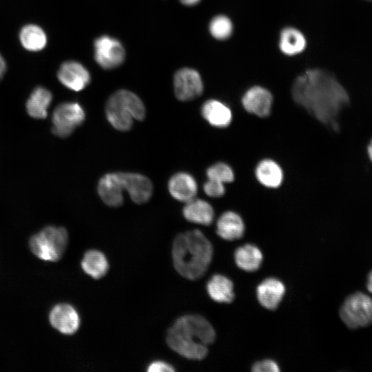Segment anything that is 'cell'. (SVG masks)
Returning a JSON list of instances; mask_svg holds the SVG:
<instances>
[{
  "instance_id": "cell-23",
  "label": "cell",
  "mask_w": 372,
  "mask_h": 372,
  "mask_svg": "<svg viewBox=\"0 0 372 372\" xmlns=\"http://www.w3.org/2000/svg\"><path fill=\"white\" fill-rule=\"evenodd\" d=\"M81 265L83 271L94 279L101 278L109 269L105 255L96 249L87 250L83 255Z\"/></svg>"
},
{
  "instance_id": "cell-16",
  "label": "cell",
  "mask_w": 372,
  "mask_h": 372,
  "mask_svg": "<svg viewBox=\"0 0 372 372\" xmlns=\"http://www.w3.org/2000/svg\"><path fill=\"white\" fill-rule=\"evenodd\" d=\"M167 188L174 199L184 203L196 198L198 192L195 178L190 174L184 172L172 175L168 181Z\"/></svg>"
},
{
  "instance_id": "cell-29",
  "label": "cell",
  "mask_w": 372,
  "mask_h": 372,
  "mask_svg": "<svg viewBox=\"0 0 372 372\" xmlns=\"http://www.w3.org/2000/svg\"><path fill=\"white\" fill-rule=\"evenodd\" d=\"M203 190L205 193L210 197H220L225 192L224 183L214 180L207 178V180L203 184Z\"/></svg>"
},
{
  "instance_id": "cell-20",
  "label": "cell",
  "mask_w": 372,
  "mask_h": 372,
  "mask_svg": "<svg viewBox=\"0 0 372 372\" xmlns=\"http://www.w3.org/2000/svg\"><path fill=\"white\" fill-rule=\"evenodd\" d=\"M209 296L218 303H231L234 300L233 282L222 274L214 275L206 286Z\"/></svg>"
},
{
  "instance_id": "cell-5",
  "label": "cell",
  "mask_w": 372,
  "mask_h": 372,
  "mask_svg": "<svg viewBox=\"0 0 372 372\" xmlns=\"http://www.w3.org/2000/svg\"><path fill=\"white\" fill-rule=\"evenodd\" d=\"M68 242L64 227L48 226L32 236L29 240L32 252L39 259L56 262L63 256Z\"/></svg>"
},
{
  "instance_id": "cell-34",
  "label": "cell",
  "mask_w": 372,
  "mask_h": 372,
  "mask_svg": "<svg viewBox=\"0 0 372 372\" xmlns=\"http://www.w3.org/2000/svg\"><path fill=\"white\" fill-rule=\"evenodd\" d=\"M367 289L369 291H370L372 293V271L370 273L368 278Z\"/></svg>"
},
{
  "instance_id": "cell-11",
  "label": "cell",
  "mask_w": 372,
  "mask_h": 372,
  "mask_svg": "<svg viewBox=\"0 0 372 372\" xmlns=\"http://www.w3.org/2000/svg\"><path fill=\"white\" fill-rule=\"evenodd\" d=\"M241 102L247 112L264 118L271 113L273 96L267 89L254 85L244 93Z\"/></svg>"
},
{
  "instance_id": "cell-7",
  "label": "cell",
  "mask_w": 372,
  "mask_h": 372,
  "mask_svg": "<svg viewBox=\"0 0 372 372\" xmlns=\"http://www.w3.org/2000/svg\"><path fill=\"white\" fill-rule=\"evenodd\" d=\"M85 119V112L80 104L75 102L63 103L53 112L52 131L54 135L65 138L82 125Z\"/></svg>"
},
{
  "instance_id": "cell-14",
  "label": "cell",
  "mask_w": 372,
  "mask_h": 372,
  "mask_svg": "<svg viewBox=\"0 0 372 372\" xmlns=\"http://www.w3.org/2000/svg\"><path fill=\"white\" fill-rule=\"evenodd\" d=\"M123 187L118 172L104 174L99 180L97 192L103 202L109 207H120L124 201Z\"/></svg>"
},
{
  "instance_id": "cell-3",
  "label": "cell",
  "mask_w": 372,
  "mask_h": 372,
  "mask_svg": "<svg viewBox=\"0 0 372 372\" xmlns=\"http://www.w3.org/2000/svg\"><path fill=\"white\" fill-rule=\"evenodd\" d=\"M213 253L211 242L200 230L178 234L172 245L174 267L183 277L191 280H198L208 269Z\"/></svg>"
},
{
  "instance_id": "cell-32",
  "label": "cell",
  "mask_w": 372,
  "mask_h": 372,
  "mask_svg": "<svg viewBox=\"0 0 372 372\" xmlns=\"http://www.w3.org/2000/svg\"><path fill=\"white\" fill-rule=\"evenodd\" d=\"M6 70V64L3 56L0 54V79L3 77Z\"/></svg>"
},
{
  "instance_id": "cell-1",
  "label": "cell",
  "mask_w": 372,
  "mask_h": 372,
  "mask_svg": "<svg viewBox=\"0 0 372 372\" xmlns=\"http://www.w3.org/2000/svg\"><path fill=\"white\" fill-rule=\"evenodd\" d=\"M291 95L296 103L335 130H338V116L349 103L341 83L321 69H309L298 75L292 84Z\"/></svg>"
},
{
  "instance_id": "cell-4",
  "label": "cell",
  "mask_w": 372,
  "mask_h": 372,
  "mask_svg": "<svg viewBox=\"0 0 372 372\" xmlns=\"http://www.w3.org/2000/svg\"><path fill=\"white\" fill-rule=\"evenodd\" d=\"M105 111L110 124L121 132L130 130L134 120L143 121L146 115L142 100L127 90H119L113 93L105 103Z\"/></svg>"
},
{
  "instance_id": "cell-15",
  "label": "cell",
  "mask_w": 372,
  "mask_h": 372,
  "mask_svg": "<svg viewBox=\"0 0 372 372\" xmlns=\"http://www.w3.org/2000/svg\"><path fill=\"white\" fill-rule=\"evenodd\" d=\"M285 291V286L282 281L276 278H267L258 285L256 296L262 307L274 310L281 302Z\"/></svg>"
},
{
  "instance_id": "cell-2",
  "label": "cell",
  "mask_w": 372,
  "mask_h": 372,
  "mask_svg": "<svg viewBox=\"0 0 372 372\" xmlns=\"http://www.w3.org/2000/svg\"><path fill=\"white\" fill-rule=\"evenodd\" d=\"M216 339V331L211 324L203 316L187 314L177 318L169 328L166 342L180 355L194 360L204 359L208 347Z\"/></svg>"
},
{
  "instance_id": "cell-28",
  "label": "cell",
  "mask_w": 372,
  "mask_h": 372,
  "mask_svg": "<svg viewBox=\"0 0 372 372\" xmlns=\"http://www.w3.org/2000/svg\"><path fill=\"white\" fill-rule=\"evenodd\" d=\"M207 178L214 179L223 183H231L234 180L232 168L226 163L217 162L210 165L206 170Z\"/></svg>"
},
{
  "instance_id": "cell-31",
  "label": "cell",
  "mask_w": 372,
  "mask_h": 372,
  "mask_svg": "<svg viewBox=\"0 0 372 372\" xmlns=\"http://www.w3.org/2000/svg\"><path fill=\"white\" fill-rule=\"evenodd\" d=\"M147 371L148 372H173L175 369L172 365L165 362L156 360L148 365Z\"/></svg>"
},
{
  "instance_id": "cell-36",
  "label": "cell",
  "mask_w": 372,
  "mask_h": 372,
  "mask_svg": "<svg viewBox=\"0 0 372 372\" xmlns=\"http://www.w3.org/2000/svg\"><path fill=\"white\" fill-rule=\"evenodd\" d=\"M368 1H372V0H368Z\"/></svg>"
},
{
  "instance_id": "cell-13",
  "label": "cell",
  "mask_w": 372,
  "mask_h": 372,
  "mask_svg": "<svg viewBox=\"0 0 372 372\" xmlns=\"http://www.w3.org/2000/svg\"><path fill=\"white\" fill-rule=\"evenodd\" d=\"M57 77L65 87L76 92L83 90L90 81V75L87 69L74 61L62 63L58 70Z\"/></svg>"
},
{
  "instance_id": "cell-19",
  "label": "cell",
  "mask_w": 372,
  "mask_h": 372,
  "mask_svg": "<svg viewBox=\"0 0 372 372\" xmlns=\"http://www.w3.org/2000/svg\"><path fill=\"white\" fill-rule=\"evenodd\" d=\"M183 215L189 222L208 226L214 220V210L207 201L194 198L185 203Z\"/></svg>"
},
{
  "instance_id": "cell-9",
  "label": "cell",
  "mask_w": 372,
  "mask_h": 372,
  "mask_svg": "<svg viewBox=\"0 0 372 372\" xmlns=\"http://www.w3.org/2000/svg\"><path fill=\"white\" fill-rule=\"evenodd\" d=\"M174 90L176 97L180 101H189L198 98L203 92L200 74L189 68L178 70L174 76Z\"/></svg>"
},
{
  "instance_id": "cell-35",
  "label": "cell",
  "mask_w": 372,
  "mask_h": 372,
  "mask_svg": "<svg viewBox=\"0 0 372 372\" xmlns=\"http://www.w3.org/2000/svg\"><path fill=\"white\" fill-rule=\"evenodd\" d=\"M367 154H368L369 159L372 162V139L370 141L367 146Z\"/></svg>"
},
{
  "instance_id": "cell-24",
  "label": "cell",
  "mask_w": 372,
  "mask_h": 372,
  "mask_svg": "<svg viewBox=\"0 0 372 372\" xmlns=\"http://www.w3.org/2000/svg\"><path fill=\"white\" fill-rule=\"evenodd\" d=\"M52 99L51 92L43 87L33 90L26 103L28 114L34 118H45L48 115V108Z\"/></svg>"
},
{
  "instance_id": "cell-27",
  "label": "cell",
  "mask_w": 372,
  "mask_h": 372,
  "mask_svg": "<svg viewBox=\"0 0 372 372\" xmlns=\"http://www.w3.org/2000/svg\"><path fill=\"white\" fill-rule=\"evenodd\" d=\"M209 30L211 35L218 40L228 39L233 32V24L229 18L220 14L214 17L210 21Z\"/></svg>"
},
{
  "instance_id": "cell-22",
  "label": "cell",
  "mask_w": 372,
  "mask_h": 372,
  "mask_svg": "<svg viewBox=\"0 0 372 372\" xmlns=\"http://www.w3.org/2000/svg\"><path fill=\"white\" fill-rule=\"evenodd\" d=\"M234 258L237 267L247 272L257 271L263 260L261 250L251 244H245L238 247L234 251Z\"/></svg>"
},
{
  "instance_id": "cell-21",
  "label": "cell",
  "mask_w": 372,
  "mask_h": 372,
  "mask_svg": "<svg viewBox=\"0 0 372 372\" xmlns=\"http://www.w3.org/2000/svg\"><path fill=\"white\" fill-rule=\"evenodd\" d=\"M255 175L260 184L269 188L279 187L283 180L281 167L270 158H265L258 162L255 169Z\"/></svg>"
},
{
  "instance_id": "cell-10",
  "label": "cell",
  "mask_w": 372,
  "mask_h": 372,
  "mask_svg": "<svg viewBox=\"0 0 372 372\" xmlns=\"http://www.w3.org/2000/svg\"><path fill=\"white\" fill-rule=\"evenodd\" d=\"M124 190L136 204L147 202L152 196L153 185L143 174L134 172H118Z\"/></svg>"
},
{
  "instance_id": "cell-8",
  "label": "cell",
  "mask_w": 372,
  "mask_h": 372,
  "mask_svg": "<svg viewBox=\"0 0 372 372\" xmlns=\"http://www.w3.org/2000/svg\"><path fill=\"white\" fill-rule=\"evenodd\" d=\"M94 58L101 67L110 70L123 63L125 52L120 41L104 35L94 42Z\"/></svg>"
},
{
  "instance_id": "cell-18",
  "label": "cell",
  "mask_w": 372,
  "mask_h": 372,
  "mask_svg": "<svg viewBox=\"0 0 372 372\" xmlns=\"http://www.w3.org/2000/svg\"><path fill=\"white\" fill-rule=\"evenodd\" d=\"M200 112L203 118L216 127H226L232 120L231 109L217 99L206 101L201 107Z\"/></svg>"
},
{
  "instance_id": "cell-6",
  "label": "cell",
  "mask_w": 372,
  "mask_h": 372,
  "mask_svg": "<svg viewBox=\"0 0 372 372\" xmlns=\"http://www.w3.org/2000/svg\"><path fill=\"white\" fill-rule=\"evenodd\" d=\"M343 322L350 329H358L372 322V299L358 292L349 296L340 311Z\"/></svg>"
},
{
  "instance_id": "cell-25",
  "label": "cell",
  "mask_w": 372,
  "mask_h": 372,
  "mask_svg": "<svg viewBox=\"0 0 372 372\" xmlns=\"http://www.w3.org/2000/svg\"><path fill=\"white\" fill-rule=\"evenodd\" d=\"M306 47V39L303 34L296 28H284L280 35L279 48L282 53L293 56L302 52Z\"/></svg>"
},
{
  "instance_id": "cell-17",
  "label": "cell",
  "mask_w": 372,
  "mask_h": 372,
  "mask_svg": "<svg viewBox=\"0 0 372 372\" xmlns=\"http://www.w3.org/2000/svg\"><path fill=\"white\" fill-rule=\"evenodd\" d=\"M245 229L242 218L233 211L223 212L216 222V234L225 240L232 241L241 238Z\"/></svg>"
},
{
  "instance_id": "cell-30",
  "label": "cell",
  "mask_w": 372,
  "mask_h": 372,
  "mask_svg": "<svg viewBox=\"0 0 372 372\" xmlns=\"http://www.w3.org/2000/svg\"><path fill=\"white\" fill-rule=\"evenodd\" d=\"M280 370L276 362L271 359L258 361L251 366V371L254 372H278Z\"/></svg>"
},
{
  "instance_id": "cell-26",
  "label": "cell",
  "mask_w": 372,
  "mask_h": 372,
  "mask_svg": "<svg viewBox=\"0 0 372 372\" xmlns=\"http://www.w3.org/2000/svg\"><path fill=\"white\" fill-rule=\"evenodd\" d=\"M19 39L23 47L32 52L41 50L47 43L45 32L34 24L23 27L19 33Z\"/></svg>"
},
{
  "instance_id": "cell-33",
  "label": "cell",
  "mask_w": 372,
  "mask_h": 372,
  "mask_svg": "<svg viewBox=\"0 0 372 372\" xmlns=\"http://www.w3.org/2000/svg\"><path fill=\"white\" fill-rule=\"evenodd\" d=\"M200 0H180V3L185 6H194L197 4Z\"/></svg>"
},
{
  "instance_id": "cell-12",
  "label": "cell",
  "mask_w": 372,
  "mask_h": 372,
  "mask_svg": "<svg viewBox=\"0 0 372 372\" xmlns=\"http://www.w3.org/2000/svg\"><path fill=\"white\" fill-rule=\"evenodd\" d=\"M49 320L55 329L65 335L74 334L80 325L78 312L67 303L56 304L50 312Z\"/></svg>"
}]
</instances>
